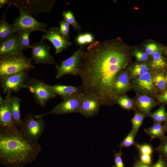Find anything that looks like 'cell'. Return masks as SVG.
<instances>
[{
  "label": "cell",
  "mask_w": 167,
  "mask_h": 167,
  "mask_svg": "<svg viewBox=\"0 0 167 167\" xmlns=\"http://www.w3.org/2000/svg\"><path fill=\"white\" fill-rule=\"evenodd\" d=\"M10 4L21 6L35 18L40 13H47L51 11L55 0H10Z\"/></svg>",
  "instance_id": "obj_10"
},
{
  "label": "cell",
  "mask_w": 167,
  "mask_h": 167,
  "mask_svg": "<svg viewBox=\"0 0 167 167\" xmlns=\"http://www.w3.org/2000/svg\"><path fill=\"white\" fill-rule=\"evenodd\" d=\"M42 148L16 126L0 127V163L7 167H22L35 161Z\"/></svg>",
  "instance_id": "obj_2"
},
{
  "label": "cell",
  "mask_w": 167,
  "mask_h": 167,
  "mask_svg": "<svg viewBox=\"0 0 167 167\" xmlns=\"http://www.w3.org/2000/svg\"><path fill=\"white\" fill-rule=\"evenodd\" d=\"M83 94V92H82L69 97L56 105L49 111L41 115H36V116L38 118H40L50 114L61 115L79 113Z\"/></svg>",
  "instance_id": "obj_9"
},
{
  "label": "cell",
  "mask_w": 167,
  "mask_h": 167,
  "mask_svg": "<svg viewBox=\"0 0 167 167\" xmlns=\"http://www.w3.org/2000/svg\"><path fill=\"white\" fill-rule=\"evenodd\" d=\"M24 50L19 36L17 33L0 43V56L7 54L22 53Z\"/></svg>",
  "instance_id": "obj_16"
},
{
  "label": "cell",
  "mask_w": 167,
  "mask_h": 167,
  "mask_svg": "<svg viewBox=\"0 0 167 167\" xmlns=\"http://www.w3.org/2000/svg\"><path fill=\"white\" fill-rule=\"evenodd\" d=\"M159 48L157 45L154 43H151L146 46V53L148 55H150L155 52L159 51Z\"/></svg>",
  "instance_id": "obj_36"
},
{
  "label": "cell",
  "mask_w": 167,
  "mask_h": 167,
  "mask_svg": "<svg viewBox=\"0 0 167 167\" xmlns=\"http://www.w3.org/2000/svg\"><path fill=\"white\" fill-rule=\"evenodd\" d=\"M49 40L55 48V54L62 53L68 47L72 45L71 42L67 40L61 33L58 27L49 28L42 36L41 40Z\"/></svg>",
  "instance_id": "obj_13"
},
{
  "label": "cell",
  "mask_w": 167,
  "mask_h": 167,
  "mask_svg": "<svg viewBox=\"0 0 167 167\" xmlns=\"http://www.w3.org/2000/svg\"><path fill=\"white\" fill-rule=\"evenodd\" d=\"M48 88L56 96H60L64 100L76 94L83 92L80 87L61 84L47 85Z\"/></svg>",
  "instance_id": "obj_18"
},
{
  "label": "cell",
  "mask_w": 167,
  "mask_h": 167,
  "mask_svg": "<svg viewBox=\"0 0 167 167\" xmlns=\"http://www.w3.org/2000/svg\"><path fill=\"white\" fill-rule=\"evenodd\" d=\"M164 122L163 126L165 132H167V114Z\"/></svg>",
  "instance_id": "obj_45"
},
{
  "label": "cell",
  "mask_w": 167,
  "mask_h": 167,
  "mask_svg": "<svg viewBox=\"0 0 167 167\" xmlns=\"http://www.w3.org/2000/svg\"><path fill=\"white\" fill-rule=\"evenodd\" d=\"M134 55L136 59L140 61H146L148 58V55L146 53L139 51H135Z\"/></svg>",
  "instance_id": "obj_37"
},
{
  "label": "cell",
  "mask_w": 167,
  "mask_h": 167,
  "mask_svg": "<svg viewBox=\"0 0 167 167\" xmlns=\"http://www.w3.org/2000/svg\"><path fill=\"white\" fill-rule=\"evenodd\" d=\"M160 140V144L155 150L158 153L159 156L167 158V136H165Z\"/></svg>",
  "instance_id": "obj_29"
},
{
  "label": "cell",
  "mask_w": 167,
  "mask_h": 167,
  "mask_svg": "<svg viewBox=\"0 0 167 167\" xmlns=\"http://www.w3.org/2000/svg\"><path fill=\"white\" fill-rule=\"evenodd\" d=\"M101 105H102V102L98 97L91 94L83 92L79 113L86 118L95 116L98 114Z\"/></svg>",
  "instance_id": "obj_12"
},
{
  "label": "cell",
  "mask_w": 167,
  "mask_h": 167,
  "mask_svg": "<svg viewBox=\"0 0 167 167\" xmlns=\"http://www.w3.org/2000/svg\"><path fill=\"white\" fill-rule=\"evenodd\" d=\"M140 161L142 162L147 164H151V155L141 154L140 156Z\"/></svg>",
  "instance_id": "obj_39"
},
{
  "label": "cell",
  "mask_w": 167,
  "mask_h": 167,
  "mask_svg": "<svg viewBox=\"0 0 167 167\" xmlns=\"http://www.w3.org/2000/svg\"><path fill=\"white\" fill-rule=\"evenodd\" d=\"M153 82L159 89L163 90L165 89L166 84L165 76L162 74L159 73L153 77Z\"/></svg>",
  "instance_id": "obj_32"
},
{
  "label": "cell",
  "mask_w": 167,
  "mask_h": 167,
  "mask_svg": "<svg viewBox=\"0 0 167 167\" xmlns=\"http://www.w3.org/2000/svg\"><path fill=\"white\" fill-rule=\"evenodd\" d=\"M45 124L42 118H38L36 115L28 113L22 121L20 128L24 135L34 143H38L39 139L43 134Z\"/></svg>",
  "instance_id": "obj_5"
},
{
  "label": "cell",
  "mask_w": 167,
  "mask_h": 167,
  "mask_svg": "<svg viewBox=\"0 0 167 167\" xmlns=\"http://www.w3.org/2000/svg\"><path fill=\"white\" fill-rule=\"evenodd\" d=\"M10 3V0H0V8H2L4 5Z\"/></svg>",
  "instance_id": "obj_44"
},
{
  "label": "cell",
  "mask_w": 167,
  "mask_h": 167,
  "mask_svg": "<svg viewBox=\"0 0 167 167\" xmlns=\"http://www.w3.org/2000/svg\"><path fill=\"white\" fill-rule=\"evenodd\" d=\"M62 15L67 23L71 25L74 29L81 33V27L80 25L77 22L74 15L71 11L68 10L64 11L62 13Z\"/></svg>",
  "instance_id": "obj_25"
},
{
  "label": "cell",
  "mask_w": 167,
  "mask_h": 167,
  "mask_svg": "<svg viewBox=\"0 0 167 167\" xmlns=\"http://www.w3.org/2000/svg\"><path fill=\"white\" fill-rule=\"evenodd\" d=\"M77 44L80 46H83L87 44L86 39L84 33H79L75 39Z\"/></svg>",
  "instance_id": "obj_38"
},
{
  "label": "cell",
  "mask_w": 167,
  "mask_h": 167,
  "mask_svg": "<svg viewBox=\"0 0 167 167\" xmlns=\"http://www.w3.org/2000/svg\"><path fill=\"white\" fill-rule=\"evenodd\" d=\"M135 136L131 131L120 143L118 147L122 148L123 147H127L132 145H135L136 143L134 140Z\"/></svg>",
  "instance_id": "obj_33"
},
{
  "label": "cell",
  "mask_w": 167,
  "mask_h": 167,
  "mask_svg": "<svg viewBox=\"0 0 167 167\" xmlns=\"http://www.w3.org/2000/svg\"><path fill=\"white\" fill-rule=\"evenodd\" d=\"M166 84H167V74L165 76Z\"/></svg>",
  "instance_id": "obj_47"
},
{
  "label": "cell",
  "mask_w": 167,
  "mask_h": 167,
  "mask_svg": "<svg viewBox=\"0 0 167 167\" xmlns=\"http://www.w3.org/2000/svg\"><path fill=\"white\" fill-rule=\"evenodd\" d=\"M145 114L140 112L136 111L134 117L131 119L132 125L131 131L135 136L136 135L138 131L142 125Z\"/></svg>",
  "instance_id": "obj_24"
},
{
  "label": "cell",
  "mask_w": 167,
  "mask_h": 167,
  "mask_svg": "<svg viewBox=\"0 0 167 167\" xmlns=\"http://www.w3.org/2000/svg\"><path fill=\"white\" fill-rule=\"evenodd\" d=\"M59 29L61 33L64 37L68 40L70 38V25L64 18L59 21Z\"/></svg>",
  "instance_id": "obj_30"
},
{
  "label": "cell",
  "mask_w": 167,
  "mask_h": 167,
  "mask_svg": "<svg viewBox=\"0 0 167 167\" xmlns=\"http://www.w3.org/2000/svg\"><path fill=\"white\" fill-rule=\"evenodd\" d=\"M151 167H166L165 158L159 156L157 162L155 165H152Z\"/></svg>",
  "instance_id": "obj_40"
},
{
  "label": "cell",
  "mask_w": 167,
  "mask_h": 167,
  "mask_svg": "<svg viewBox=\"0 0 167 167\" xmlns=\"http://www.w3.org/2000/svg\"><path fill=\"white\" fill-rule=\"evenodd\" d=\"M28 71H24L0 79L1 86L3 94L9 95L18 92L30 79Z\"/></svg>",
  "instance_id": "obj_8"
},
{
  "label": "cell",
  "mask_w": 167,
  "mask_h": 167,
  "mask_svg": "<svg viewBox=\"0 0 167 167\" xmlns=\"http://www.w3.org/2000/svg\"><path fill=\"white\" fill-rule=\"evenodd\" d=\"M19 10L20 15L16 18L12 25L15 33L19 35L23 32L29 31L47 32V25L46 23L40 22L21 6L14 4Z\"/></svg>",
  "instance_id": "obj_4"
},
{
  "label": "cell",
  "mask_w": 167,
  "mask_h": 167,
  "mask_svg": "<svg viewBox=\"0 0 167 167\" xmlns=\"http://www.w3.org/2000/svg\"><path fill=\"white\" fill-rule=\"evenodd\" d=\"M152 60L151 67L154 69H161L167 66V63L159 51L155 52L152 54Z\"/></svg>",
  "instance_id": "obj_23"
},
{
  "label": "cell",
  "mask_w": 167,
  "mask_h": 167,
  "mask_svg": "<svg viewBox=\"0 0 167 167\" xmlns=\"http://www.w3.org/2000/svg\"><path fill=\"white\" fill-rule=\"evenodd\" d=\"M145 133L150 136L152 139L154 138H158L160 139L165 136L166 132L164 128L161 124L154 123L151 127L144 130Z\"/></svg>",
  "instance_id": "obj_22"
},
{
  "label": "cell",
  "mask_w": 167,
  "mask_h": 167,
  "mask_svg": "<svg viewBox=\"0 0 167 167\" xmlns=\"http://www.w3.org/2000/svg\"><path fill=\"white\" fill-rule=\"evenodd\" d=\"M135 145L139 149L141 154L151 155L152 153V148L149 144L139 145L136 143Z\"/></svg>",
  "instance_id": "obj_34"
},
{
  "label": "cell",
  "mask_w": 167,
  "mask_h": 167,
  "mask_svg": "<svg viewBox=\"0 0 167 167\" xmlns=\"http://www.w3.org/2000/svg\"><path fill=\"white\" fill-rule=\"evenodd\" d=\"M157 105L154 99L145 95L139 96L136 102L138 110L145 114H149L152 108Z\"/></svg>",
  "instance_id": "obj_20"
},
{
  "label": "cell",
  "mask_w": 167,
  "mask_h": 167,
  "mask_svg": "<svg viewBox=\"0 0 167 167\" xmlns=\"http://www.w3.org/2000/svg\"><path fill=\"white\" fill-rule=\"evenodd\" d=\"M158 99L162 103H167V90L165 91L163 94L159 95Z\"/></svg>",
  "instance_id": "obj_43"
},
{
  "label": "cell",
  "mask_w": 167,
  "mask_h": 167,
  "mask_svg": "<svg viewBox=\"0 0 167 167\" xmlns=\"http://www.w3.org/2000/svg\"><path fill=\"white\" fill-rule=\"evenodd\" d=\"M31 58L23 53H15L0 56V79L24 71L35 68Z\"/></svg>",
  "instance_id": "obj_3"
},
{
  "label": "cell",
  "mask_w": 167,
  "mask_h": 167,
  "mask_svg": "<svg viewBox=\"0 0 167 167\" xmlns=\"http://www.w3.org/2000/svg\"><path fill=\"white\" fill-rule=\"evenodd\" d=\"M166 54L167 56V51H166Z\"/></svg>",
  "instance_id": "obj_48"
},
{
  "label": "cell",
  "mask_w": 167,
  "mask_h": 167,
  "mask_svg": "<svg viewBox=\"0 0 167 167\" xmlns=\"http://www.w3.org/2000/svg\"><path fill=\"white\" fill-rule=\"evenodd\" d=\"M148 68L145 64H137L134 66L131 69V74L136 77L142 75L148 72Z\"/></svg>",
  "instance_id": "obj_28"
},
{
  "label": "cell",
  "mask_w": 167,
  "mask_h": 167,
  "mask_svg": "<svg viewBox=\"0 0 167 167\" xmlns=\"http://www.w3.org/2000/svg\"><path fill=\"white\" fill-rule=\"evenodd\" d=\"M10 95H6L5 99L0 96V127L16 126L12 117Z\"/></svg>",
  "instance_id": "obj_15"
},
{
  "label": "cell",
  "mask_w": 167,
  "mask_h": 167,
  "mask_svg": "<svg viewBox=\"0 0 167 167\" xmlns=\"http://www.w3.org/2000/svg\"><path fill=\"white\" fill-rule=\"evenodd\" d=\"M127 56L119 39L94 41L82 54L78 75L81 80L83 92L98 97L102 105L115 102L111 96L112 86L118 73L127 64Z\"/></svg>",
  "instance_id": "obj_1"
},
{
  "label": "cell",
  "mask_w": 167,
  "mask_h": 167,
  "mask_svg": "<svg viewBox=\"0 0 167 167\" xmlns=\"http://www.w3.org/2000/svg\"><path fill=\"white\" fill-rule=\"evenodd\" d=\"M167 114L165 106L162 105L155 112L150 113L149 116L152 118L154 121V123L161 124L164 121Z\"/></svg>",
  "instance_id": "obj_27"
},
{
  "label": "cell",
  "mask_w": 167,
  "mask_h": 167,
  "mask_svg": "<svg viewBox=\"0 0 167 167\" xmlns=\"http://www.w3.org/2000/svg\"><path fill=\"white\" fill-rule=\"evenodd\" d=\"M47 84L37 79L30 78L24 86L33 94L36 103L42 107L46 105L49 100L55 98V94Z\"/></svg>",
  "instance_id": "obj_6"
},
{
  "label": "cell",
  "mask_w": 167,
  "mask_h": 167,
  "mask_svg": "<svg viewBox=\"0 0 167 167\" xmlns=\"http://www.w3.org/2000/svg\"><path fill=\"white\" fill-rule=\"evenodd\" d=\"M31 46V58L35 64H56L54 57L49 53L51 47L45 43L44 40H41L39 42H34Z\"/></svg>",
  "instance_id": "obj_11"
},
{
  "label": "cell",
  "mask_w": 167,
  "mask_h": 167,
  "mask_svg": "<svg viewBox=\"0 0 167 167\" xmlns=\"http://www.w3.org/2000/svg\"><path fill=\"white\" fill-rule=\"evenodd\" d=\"M13 120L15 126L21 128L22 121L20 118V107L21 99L11 94L9 96Z\"/></svg>",
  "instance_id": "obj_21"
},
{
  "label": "cell",
  "mask_w": 167,
  "mask_h": 167,
  "mask_svg": "<svg viewBox=\"0 0 167 167\" xmlns=\"http://www.w3.org/2000/svg\"><path fill=\"white\" fill-rule=\"evenodd\" d=\"M112 167H115V166H114H114H113Z\"/></svg>",
  "instance_id": "obj_49"
},
{
  "label": "cell",
  "mask_w": 167,
  "mask_h": 167,
  "mask_svg": "<svg viewBox=\"0 0 167 167\" xmlns=\"http://www.w3.org/2000/svg\"><path fill=\"white\" fill-rule=\"evenodd\" d=\"M152 165L151 164H145L136 158L133 167H151Z\"/></svg>",
  "instance_id": "obj_41"
},
{
  "label": "cell",
  "mask_w": 167,
  "mask_h": 167,
  "mask_svg": "<svg viewBox=\"0 0 167 167\" xmlns=\"http://www.w3.org/2000/svg\"><path fill=\"white\" fill-rule=\"evenodd\" d=\"M11 6V4H8L6 10L2 13L1 16L0 21V42L8 39L15 33L12 24H9L6 19V11Z\"/></svg>",
  "instance_id": "obj_19"
},
{
  "label": "cell",
  "mask_w": 167,
  "mask_h": 167,
  "mask_svg": "<svg viewBox=\"0 0 167 167\" xmlns=\"http://www.w3.org/2000/svg\"><path fill=\"white\" fill-rule=\"evenodd\" d=\"M85 46H79L73 54L67 59L60 61V65L55 66L57 73L55 78L58 79L66 75L76 76L78 75L79 68L80 65L82 54L84 51Z\"/></svg>",
  "instance_id": "obj_7"
},
{
  "label": "cell",
  "mask_w": 167,
  "mask_h": 167,
  "mask_svg": "<svg viewBox=\"0 0 167 167\" xmlns=\"http://www.w3.org/2000/svg\"><path fill=\"white\" fill-rule=\"evenodd\" d=\"M31 32V31H28L18 35L24 49L26 50V49L31 48L32 46L30 45L29 39V35Z\"/></svg>",
  "instance_id": "obj_31"
},
{
  "label": "cell",
  "mask_w": 167,
  "mask_h": 167,
  "mask_svg": "<svg viewBox=\"0 0 167 167\" xmlns=\"http://www.w3.org/2000/svg\"><path fill=\"white\" fill-rule=\"evenodd\" d=\"M84 33L87 44L92 43L94 41V40L93 35L89 32H86Z\"/></svg>",
  "instance_id": "obj_42"
},
{
  "label": "cell",
  "mask_w": 167,
  "mask_h": 167,
  "mask_svg": "<svg viewBox=\"0 0 167 167\" xmlns=\"http://www.w3.org/2000/svg\"><path fill=\"white\" fill-rule=\"evenodd\" d=\"M121 71L116 76L111 90V96L114 102L115 98L122 96L130 88L129 76L126 72Z\"/></svg>",
  "instance_id": "obj_14"
},
{
  "label": "cell",
  "mask_w": 167,
  "mask_h": 167,
  "mask_svg": "<svg viewBox=\"0 0 167 167\" xmlns=\"http://www.w3.org/2000/svg\"><path fill=\"white\" fill-rule=\"evenodd\" d=\"M114 101L123 109L127 110L134 109L133 102L126 96H118L115 98Z\"/></svg>",
  "instance_id": "obj_26"
},
{
  "label": "cell",
  "mask_w": 167,
  "mask_h": 167,
  "mask_svg": "<svg viewBox=\"0 0 167 167\" xmlns=\"http://www.w3.org/2000/svg\"><path fill=\"white\" fill-rule=\"evenodd\" d=\"M133 83L137 89L143 92L151 93L154 90L153 78L152 74L148 72L142 75L135 77Z\"/></svg>",
  "instance_id": "obj_17"
},
{
  "label": "cell",
  "mask_w": 167,
  "mask_h": 167,
  "mask_svg": "<svg viewBox=\"0 0 167 167\" xmlns=\"http://www.w3.org/2000/svg\"><path fill=\"white\" fill-rule=\"evenodd\" d=\"M165 167H167V158H165Z\"/></svg>",
  "instance_id": "obj_46"
},
{
  "label": "cell",
  "mask_w": 167,
  "mask_h": 167,
  "mask_svg": "<svg viewBox=\"0 0 167 167\" xmlns=\"http://www.w3.org/2000/svg\"><path fill=\"white\" fill-rule=\"evenodd\" d=\"M114 162L116 167H124V165L121 156L123 153L122 152L121 148L119 152H116L114 151Z\"/></svg>",
  "instance_id": "obj_35"
}]
</instances>
